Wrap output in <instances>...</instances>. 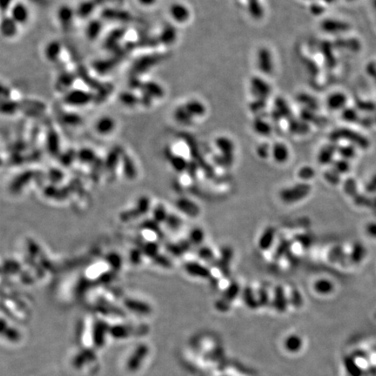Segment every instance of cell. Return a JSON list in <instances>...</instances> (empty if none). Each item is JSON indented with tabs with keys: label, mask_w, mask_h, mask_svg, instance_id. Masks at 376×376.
<instances>
[{
	"label": "cell",
	"mask_w": 376,
	"mask_h": 376,
	"mask_svg": "<svg viewBox=\"0 0 376 376\" xmlns=\"http://www.w3.org/2000/svg\"><path fill=\"white\" fill-rule=\"evenodd\" d=\"M312 187L306 182L296 184L293 187L283 189L280 193V197L284 203H296L302 200L311 193Z\"/></svg>",
	"instance_id": "1"
},
{
	"label": "cell",
	"mask_w": 376,
	"mask_h": 376,
	"mask_svg": "<svg viewBox=\"0 0 376 376\" xmlns=\"http://www.w3.org/2000/svg\"><path fill=\"white\" fill-rule=\"evenodd\" d=\"M240 292V287L239 283L236 282V281H233L224 291L222 296L215 301V304H214L215 308L220 312L228 311L230 306H231V304L233 302V300L236 299Z\"/></svg>",
	"instance_id": "2"
},
{
	"label": "cell",
	"mask_w": 376,
	"mask_h": 376,
	"mask_svg": "<svg viewBox=\"0 0 376 376\" xmlns=\"http://www.w3.org/2000/svg\"><path fill=\"white\" fill-rule=\"evenodd\" d=\"M233 251L229 246H225L220 251V259L217 260V268L224 277L231 275V262L233 260Z\"/></svg>",
	"instance_id": "3"
},
{
	"label": "cell",
	"mask_w": 376,
	"mask_h": 376,
	"mask_svg": "<svg viewBox=\"0 0 376 376\" xmlns=\"http://www.w3.org/2000/svg\"><path fill=\"white\" fill-rule=\"evenodd\" d=\"M346 139L347 141H350V143L355 145L358 147L363 148V149H366L368 148L369 146V142L368 140H366V138L359 135L354 132H352L350 130H339L337 133H333V139H337L336 140H339V139Z\"/></svg>",
	"instance_id": "4"
},
{
	"label": "cell",
	"mask_w": 376,
	"mask_h": 376,
	"mask_svg": "<svg viewBox=\"0 0 376 376\" xmlns=\"http://www.w3.org/2000/svg\"><path fill=\"white\" fill-rule=\"evenodd\" d=\"M185 271L188 273L189 275L193 277H198V278H201V279H207L209 280L210 278L212 277V273L210 271L209 268L207 266H203L199 262H195V261H190V262H187L184 266Z\"/></svg>",
	"instance_id": "5"
},
{
	"label": "cell",
	"mask_w": 376,
	"mask_h": 376,
	"mask_svg": "<svg viewBox=\"0 0 376 376\" xmlns=\"http://www.w3.org/2000/svg\"><path fill=\"white\" fill-rule=\"evenodd\" d=\"M176 207L180 212L187 214L188 216L197 217L200 213V207L195 202L187 198H180L176 200Z\"/></svg>",
	"instance_id": "6"
},
{
	"label": "cell",
	"mask_w": 376,
	"mask_h": 376,
	"mask_svg": "<svg viewBox=\"0 0 376 376\" xmlns=\"http://www.w3.org/2000/svg\"><path fill=\"white\" fill-rule=\"evenodd\" d=\"M347 100H348L346 94L340 92H336L330 94L326 100V105L331 110H344L347 104Z\"/></svg>",
	"instance_id": "7"
},
{
	"label": "cell",
	"mask_w": 376,
	"mask_h": 376,
	"mask_svg": "<svg viewBox=\"0 0 376 376\" xmlns=\"http://www.w3.org/2000/svg\"><path fill=\"white\" fill-rule=\"evenodd\" d=\"M273 307L279 313H284L287 309L288 300L282 286H277L273 295Z\"/></svg>",
	"instance_id": "8"
},
{
	"label": "cell",
	"mask_w": 376,
	"mask_h": 376,
	"mask_svg": "<svg viewBox=\"0 0 376 376\" xmlns=\"http://www.w3.org/2000/svg\"><path fill=\"white\" fill-rule=\"evenodd\" d=\"M11 16L12 19L15 21V23L23 24L27 23L29 19V11L27 7L22 3H17L14 5V7L11 10Z\"/></svg>",
	"instance_id": "9"
},
{
	"label": "cell",
	"mask_w": 376,
	"mask_h": 376,
	"mask_svg": "<svg viewBox=\"0 0 376 376\" xmlns=\"http://www.w3.org/2000/svg\"><path fill=\"white\" fill-rule=\"evenodd\" d=\"M275 234H276V230L273 226H269L266 228L259 240L260 249L262 251L269 249L270 247L273 246V241L275 239Z\"/></svg>",
	"instance_id": "10"
},
{
	"label": "cell",
	"mask_w": 376,
	"mask_h": 376,
	"mask_svg": "<svg viewBox=\"0 0 376 376\" xmlns=\"http://www.w3.org/2000/svg\"><path fill=\"white\" fill-rule=\"evenodd\" d=\"M170 13L173 20L180 23L185 22L189 18V10L183 4H173L170 9Z\"/></svg>",
	"instance_id": "11"
},
{
	"label": "cell",
	"mask_w": 376,
	"mask_h": 376,
	"mask_svg": "<svg viewBox=\"0 0 376 376\" xmlns=\"http://www.w3.org/2000/svg\"><path fill=\"white\" fill-rule=\"evenodd\" d=\"M273 157L277 163H285L289 158V150L283 143L274 144L273 147Z\"/></svg>",
	"instance_id": "12"
},
{
	"label": "cell",
	"mask_w": 376,
	"mask_h": 376,
	"mask_svg": "<svg viewBox=\"0 0 376 376\" xmlns=\"http://www.w3.org/2000/svg\"><path fill=\"white\" fill-rule=\"evenodd\" d=\"M313 289L320 295H329L334 291V285L331 280H327V279H320L314 283Z\"/></svg>",
	"instance_id": "13"
},
{
	"label": "cell",
	"mask_w": 376,
	"mask_h": 376,
	"mask_svg": "<svg viewBox=\"0 0 376 376\" xmlns=\"http://www.w3.org/2000/svg\"><path fill=\"white\" fill-rule=\"evenodd\" d=\"M192 244L190 243L188 240H182L176 242V243H171L167 246V250L169 253H172L174 256H180L190 249Z\"/></svg>",
	"instance_id": "14"
},
{
	"label": "cell",
	"mask_w": 376,
	"mask_h": 376,
	"mask_svg": "<svg viewBox=\"0 0 376 376\" xmlns=\"http://www.w3.org/2000/svg\"><path fill=\"white\" fill-rule=\"evenodd\" d=\"M242 299L246 304V306L250 309H256L260 305L258 302V299L254 294L253 288L251 286H246L242 291Z\"/></svg>",
	"instance_id": "15"
},
{
	"label": "cell",
	"mask_w": 376,
	"mask_h": 376,
	"mask_svg": "<svg viewBox=\"0 0 376 376\" xmlns=\"http://www.w3.org/2000/svg\"><path fill=\"white\" fill-rule=\"evenodd\" d=\"M366 250L361 244H354L350 253V260L353 263L359 264L366 258Z\"/></svg>",
	"instance_id": "16"
},
{
	"label": "cell",
	"mask_w": 376,
	"mask_h": 376,
	"mask_svg": "<svg viewBox=\"0 0 376 376\" xmlns=\"http://www.w3.org/2000/svg\"><path fill=\"white\" fill-rule=\"evenodd\" d=\"M303 346V340L300 336L296 334L290 335L285 340V347L287 351L291 353H297L299 352Z\"/></svg>",
	"instance_id": "17"
},
{
	"label": "cell",
	"mask_w": 376,
	"mask_h": 376,
	"mask_svg": "<svg viewBox=\"0 0 376 376\" xmlns=\"http://www.w3.org/2000/svg\"><path fill=\"white\" fill-rule=\"evenodd\" d=\"M336 151V149L333 146H326V147L322 148L320 150L319 155H318L319 163L322 164V165L332 163Z\"/></svg>",
	"instance_id": "18"
},
{
	"label": "cell",
	"mask_w": 376,
	"mask_h": 376,
	"mask_svg": "<svg viewBox=\"0 0 376 376\" xmlns=\"http://www.w3.org/2000/svg\"><path fill=\"white\" fill-rule=\"evenodd\" d=\"M292 246H293L292 241L286 240V239L281 240L280 244L277 246L276 249L274 251L273 256V260H279L283 257L286 256L289 253Z\"/></svg>",
	"instance_id": "19"
},
{
	"label": "cell",
	"mask_w": 376,
	"mask_h": 376,
	"mask_svg": "<svg viewBox=\"0 0 376 376\" xmlns=\"http://www.w3.org/2000/svg\"><path fill=\"white\" fill-rule=\"evenodd\" d=\"M216 146L223 155H233L234 145L233 141L225 137H220L216 140Z\"/></svg>",
	"instance_id": "20"
},
{
	"label": "cell",
	"mask_w": 376,
	"mask_h": 376,
	"mask_svg": "<svg viewBox=\"0 0 376 376\" xmlns=\"http://www.w3.org/2000/svg\"><path fill=\"white\" fill-rule=\"evenodd\" d=\"M348 25L345 22H340L339 20H328L323 24V28L326 32L330 33H338V32H344L347 29Z\"/></svg>",
	"instance_id": "21"
},
{
	"label": "cell",
	"mask_w": 376,
	"mask_h": 376,
	"mask_svg": "<svg viewBox=\"0 0 376 376\" xmlns=\"http://www.w3.org/2000/svg\"><path fill=\"white\" fill-rule=\"evenodd\" d=\"M96 127L97 130L99 132H101L102 133H108L113 130V128L115 127V122L113 120V118L104 116L97 121Z\"/></svg>",
	"instance_id": "22"
},
{
	"label": "cell",
	"mask_w": 376,
	"mask_h": 376,
	"mask_svg": "<svg viewBox=\"0 0 376 376\" xmlns=\"http://www.w3.org/2000/svg\"><path fill=\"white\" fill-rule=\"evenodd\" d=\"M1 27H6V28H0L1 34H3L5 37H14L17 32V24L15 23V21L12 18L4 20Z\"/></svg>",
	"instance_id": "23"
},
{
	"label": "cell",
	"mask_w": 376,
	"mask_h": 376,
	"mask_svg": "<svg viewBox=\"0 0 376 376\" xmlns=\"http://www.w3.org/2000/svg\"><path fill=\"white\" fill-rule=\"evenodd\" d=\"M169 160L170 164L172 165L173 169L178 173H181L185 170H187L188 163L183 157L180 156V155H171L169 156Z\"/></svg>",
	"instance_id": "24"
},
{
	"label": "cell",
	"mask_w": 376,
	"mask_h": 376,
	"mask_svg": "<svg viewBox=\"0 0 376 376\" xmlns=\"http://www.w3.org/2000/svg\"><path fill=\"white\" fill-rule=\"evenodd\" d=\"M198 255L200 257V259L204 260V261L216 266V258L214 256L213 250L211 249L208 246H203V247L200 248L198 251Z\"/></svg>",
	"instance_id": "25"
},
{
	"label": "cell",
	"mask_w": 376,
	"mask_h": 376,
	"mask_svg": "<svg viewBox=\"0 0 376 376\" xmlns=\"http://www.w3.org/2000/svg\"><path fill=\"white\" fill-rule=\"evenodd\" d=\"M204 240H205V233H204L203 230L195 227L190 232L188 240L190 243L192 244V246L193 245L199 246L200 244L203 243Z\"/></svg>",
	"instance_id": "26"
},
{
	"label": "cell",
	"mask_w": 376,
	"mask_h": 376,
	"mask_svg": "<svg viewBox=\"0 0 376 376\" xmlns=\"http://www.w3.org/2000/svg\"><path fill=\"white\" fill-rule=\"evenodd\" d=\"M187 110L188 114H195L196 116H201L205 113V107L203 104L200 103L199 101L193 100L189 103H187Z\"/></svg>",
	"instance_id": "27"
},
{
	"label": "cell",
	"mask_w": 376,
	"mask_h": 376,
	"mask_svg": "<svg viewBox=\"0 0 376 376\" xmlns=\"http://www.w3.org/2000/svg\"><path fill=\"white\" fill-rule=\"evenodd\" d=\"M337 152L340 154L344 160H349L353 159L356 155L355 152V147L353 146H345V147H340L337 149Z\"/></svg>",
	"instance_id": "28"
},
{
	"label": "cell",
	"mask_w": 376,
	"mask_h": 376,
	"mask_svg": "<svg viewBox=\"0 0 376 376\" xmlns=\"http://www.w3.org/2000/svg\"><path fill=\"white\" fill-rule=\"evenodd\" d=\"M333 170L339 173V174H343V173H346L347 172H349L350 170V164L348 160H337L333 162Z\"/></svg>",
	"instance_id": "29"
},
{
	"label": "cell",
	"mask_w": 376,
	"mask_h": 376,
	"mask_svg": "<svg viewBox=\"0 0 376 376\" xmlns=\"http://www.w3.org/2000/svg\"><path fill=\"white\" fill-rule=\"evenodd\" d=\"M344 189L349 196L356 197L358 193V185L356 181L353 179L346 180V183L344 185Z\"/></svg>",
	"instance_id": "30"
},
{
	"label": "cell",
	"mask_w": 376,
	"mask_h": 376,
	"mask_svg": "<svg viewBox=\"0 0 376 376\" xmlns=\"http://www.w3.org/2000/svg\"><path fill=\"white\" fill-rule=\"evenodd\" d=\"M166 222H167V226H169V228L173 231L179 229L182 225V220L180 217L177 216L175 214H168Z\"/></svg>",
	"instance_id": "31"
},
{
	"label": "cell",
	"mask_w": 376,
	"mask_h": 376,
	"mask_svg": "<svg viewBox=\"0 0 376 376\" xmlns=\"http://www.w3.org/2000/svg\"><path fill=\"white\" fill-rule=\"evenodd\" d=\"M315 176V171L311 167H303L298 172V177L300 180H309Z\"/></svg>",
	"instance_id": "32"
},
{
	"label": "cell",
	"mask_w": 376,
	"mask_h": 376,
	"mask_svg": "<svg viewBox=\"0 0 376 376\" xmlns=\"http://www.w3.org/2000/svg\"><path fill=\"white\" fill-rule=\"evenodd\" d=\"M45 53H46L47 59L52 60L58 57V55L60 54V47H59L58 43L48 44Z\"/></svg>",
	"instance_id": "33"
},
{
	"label": "cell",
	"mask_w": 376,
	"mask_h": 376,
	"mask_svg": "<svg viewBox=\"0 0 376 376\" xmlns=\"http://www.w3.org/2000/svg\"><path fill=\"white\" fill-rule=\"evenodd\" d=\"M257 299H258V302H259L260 306H266V305H268L269 295H268V292L266 291L265 287H260L259 289L258 294H257Z\"/></svg>",
	"instance_id": "34"
},
{
	"label": "cell",
	"mask_w": 376,
	"mask_h": 376,
	"mask_svg": "<svg viewBox=\"0 0 376 376\" xmlns=\"http://www.w3.org/2000/svg\"><path fill=\"white\" fill-rule=\"evenodd\" d=\"M324 177L326 181L332 185H338L340 182V174L336 173L333 169L326 172L324 174Z\"/></svg>",
	"instance_id": "35"
},
{
	"label": "cell",
	"mask_w": 376,
	"mask_h": 376,
	"mask_svg": "<svg viewBox=\"0 0 376 376\" xmlns=\"http://www.w3.org/2000/svg\"><path fill=\"white\" fill-rule=\"evenodd\" d=\"M254 128H255L257 133L264 135V136L269 135L270 132H271L269 125L266 124V122H263V121H257L256 123L254 124Z\"/></svg>",
	"instance_id": "36"
},
{
	"label": "cell",
	"mask_w": 376,
	"mask_h": 376,
	"mask_svg": "<svg viewBox=\"0 0 376 376\" xmlns=\"http://www.w3.org/2000/svg\"><path fill=\"white\" fill-rule=\"evenodd\" d=\"M295 240L298 243H300V246H303L304 248H308L312 246L313 243V239L307 235V234H300L295 237Z\"/></svg>",
	"instance_id": "37"
},
{
	"label": "cell",
	"mask_w": 376,
	"mask_h": 376,
	"mask_svg": "<svg viewBox=\"0 0 376 376\" xmlns=\"http://www.w3.org/2000/svg\"><path fill=\"white\" fill-rule=\"evenodd\" d=\"M260 67L261 69H262V71L263 72H265V73H269L270 69H271V67H270V66L271 65H269V64L266 63L267 61H270V56L269 54H268V53L266 52V50L264 51L263 53H262V54H260Z\"/></svg>",
	"instance_id": "38"
},
{
	"label": "cell",
	"mask_w": 376,
	"mask_h": 376,
	"mask_svg": "<svg viewBox=\"0 0 376 376\" xmlns=\"http://www.w3.org/2000/svg\"><path fill=\"white\" fill-rule=\"evenodd\" d=\"M290 301H291V303H292L293 306H295V307H300V306L302 305V296H301V294H300L299 291H297V290L292 291V293H291V297H290Z\"/></svg>",
	"instance_id": "39"
},
{
	"label": "cell",
	"mask_w": 376,
	"mask_h": 376,
	"mask_svg": "<svg viewBox=\"0 0 376 376\" xmlns=\"http://www.w3.org/2000/svg\"><path fill=\"white\" fill-rule=\"evenodd\" d=\"M154 215H155V219H156L157 221H159V222L166 221L167 216H168V214H167V211L165 209V207H164L163 206H161V205H160L159 207H156Z\"/></svg>",
	"instance_id": "40"
},
{
	"label": "cell",
	"mask_w": 376,
	"mask_h": 376,
	"mask_svg": "<svg viewBox=\"0 0 376 376\" xmlns=\"http://www.w3.org/2000/svg\"><path fill=\"white\" fill-rule=\"evenodd\" d=\"M343 256L342 249H340V247H334L333 249L331 250V252L329 253V259L332 262H337L339 260H341L340 257Z\"/></svg>",
	"instance_id": "41"
},
{
	"label": "cell",
	"mask_w": 376,
	"mask_h": 376,
	"mask_svg": "<svg viewBox=\"0 0 376 376\" xmlns=\"http://www.w3.org/2000/svg\"><path fill=\"white\" fill-rule=\"evenodd\" d=\"M257 154L262 158L266 159L269 155V147L267 144H262L257 148Z\"/></svg>",
	"instance_id": "42"
},
{
	"label": "cell",
	"mask_w": 376,
	"mask_h": 376,
	"mask_svg": "<svg viewBox=\"0 0 376 376\" xmlns=\"http://www.w3.org/2000/svg\"><path fill=\"white\" fill-rule=\"evenodd\" d=\"M344 120L353 122L357 120V113L353 109H344Z\"/></svg>",
	"instance_id": "43"
},
{
	"label": "cell",
	"mask_w": 376,
	"mask_h": 376,
	"mask_svg": "<svg viewBox=\"0 0 376 376\" xmlns=\"http://www.w3.org/2000/svg\"><path fill=\"white\" fill-rule=\"evenodd\" d=\"M366 233L370 238L376 240V222H369L366 225Z\"/></svg>",
	"instance_id": "44"
},
{
	"label": "cell",
	"mask_w": 376,
	"mask_h": 376,
	"mask_svg": "<svg viewBox=\"0 0 376 376\" xmlns=\"http://www.w3.org/2000/svg\"><path fill=\"white\" fill-rule=\"evenodd\" d=\"M366 190L367 193H376V175H374V176L370 180L369 182L366 184Z\"/></svg>",
	"instance_id": "45"
},
{
	"label": "cell",
	"mask_w": 376,
	"mask_h": 376,
	"mask_svg": "<svg viewBox=\"0 0 376 376\" xmlns=\"http://www.w3.org/2000/svg\"><path fill=\"white\" fill-rule=\"evenodd\" d=\"M157 263L160 264V266H164V267H171L172 266V262L169 259H167V257L161 256L156 258Z\"/></svg>",
	"instance_id": "46"
},
{
	"label": "cell",
	"mask_w": 376,
	"mask_h": 376,
	"mask_svg": "<svg viewBox=\"0 0 376 376\" xmlns=\"http://www.w3.org/2000/svg\"><path fill=\"white\" fill-rule=\"evenodd\" d=\"M187 170L189 172V175L192 177V178L196 177L197 164L188 163Z\"/></svg>",
	"instance_id": "47"
},
{
	"label": "cell",
	"mask_w": 376,
	"mask_h": 376,
	"mask_svg": "<svg viewBox=\"0 0 376 376\" xmlns=\"http://www.w3.org/2000/svg\"><path fill=\"white\" fill-rule=\"evenodd\" d=\"M157 0H138L139 3L141 4L142 6H146V7H150L152 5H154L156 3Z\"/></svg>",
	"instance_id": "48"
},
{
	"label": "cell",
	"mask_w": 376,
	"mask_h": 376,
	"mask_svg": "<svg viewBox=\"0 0 376 376\" xmlns=\"http://www.w3.org/2000/svg\"><path fill=\"white\" fill-rule=\"evenodd\" d=\"M324 1H325V2H327V3H333L335 0H324Z\"/></svg>",
	"instance_id": "49"
},
{
	"label": "cell",
	"mask_w": 376,
	"mask_h": 376,
	"mask_svg": "<svg viewBox=\"0 0 376 376\" xmlns=\"http://www.w3.org/2000/svg\"><path fill=\"white\" fill-rule=\"evenodd\" d=\"M347 2H353V1H356V0H346Z\"/></svg>",
	"instance_id": "50"
}]
</instances>
